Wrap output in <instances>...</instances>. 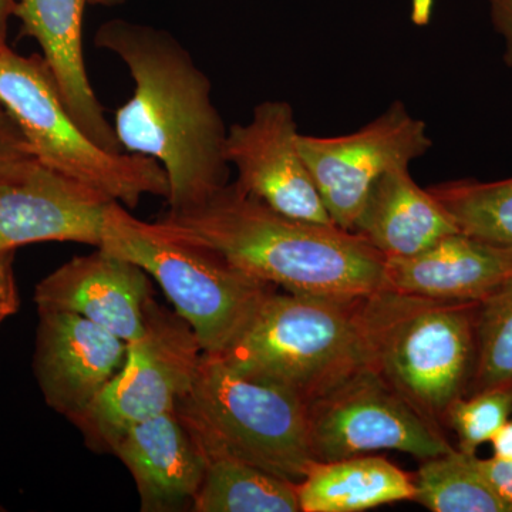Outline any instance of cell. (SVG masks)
Wrapping results in <instances>:
<instances>
[{"label":"cell","instance_id":"7c38bea8","mask_svg":"<svg viewBox=\"0 0 512 512\" xmlns=\"http://www.w3.org/2000/svg\"><path fill=\"white\" fill-rule=\"evenodd\" d=\"M126 355L127 343L92 320L39 312L33 372L47 406L70 421L94 402Z\"/></svg>","mask_w":512,"mask_h":512},{"label":"cell","instance_id":"9c48e42d","mask_svg":"<svg viewBox=\"0 0 512 512\" xmlns=\"http://www.w3.org/2000/svg\"><path fill=\"white\" fill-rule=\"evenodd\" d=\"M309 441L318 461L402 451L419 460L454 447L443 430L413 410L367 367L306 404Z\"/></svg>","mask_w":512,"mask_h":512},{"label":"cell","instance_id":"277c9868","mask_svg":"<svg viewBox=\"0 0 512 512\" xmlns=\"http://www.w3.org/2000/svg\"><path fill=\"white\" fill-rule=\"evenodd\" d=\"M175 412L204 461L231 457L295 483L318 461L305 400L238 375L220 356L202 353L194 383Z\"/></svg>","mask_w":512,"mask_h":512},{"label":"cell","instance_id":"484cf974","mask_svg":"<svg viewBox=\"0 0 512 512\" xmlns=\"http://www.w3.org/2000/svg\"><path fill=\"white\" fill-rule=\"evenodd\" d=\"M474 464H476L478 473L484 478L485 483L490 485L501 500L512 505V461L501 460V458H488L481 460L474 456Z\"/></svg>","mask_w":512,"mask_h":512},{"label":"cell","instance_id":"4fadbf2b","mask_svg":"<svg viewBox=\"0 0 512 512\" xmlns=\"http://www.w3.org/2000/svg\"><path fill=\"white\" fill-rule=\"evenodd\" d=\"M151 298L150 275L101 248L74 256L42 279L35 291L37 311L76 313L126 343L143 333L144 311Z\"/></svg>","mask_w":512,"mask_h":512},{"label":"cell","instance_id":"1f68e13d","mask_svg":"<svg viewBox=\"0 0 512 512\" xmlns=\"http://www.w3.org/2000/svg\"><path fill=\"white\" fill-rule=\"evenodd\" d=\"M2 110H3L2 107H0V111H2Z\"/></svg>","mask_w":512,"mask_h":512},{"label":"cell","instance_id":"7a4b0ae2","mask_svg":"<svg viewBox=\"0 0 512 512\" xmlns=\"http://www.w3.org/2000/svg\"><path fill=\"white\" fill-rule=\"evenodd\" d=\"M156 222L167 234L212 249L245 274L295 295L349 301L384 288L386 256L366 239L336 225L286 217L237 183Z\"/></svg>","mask_w":512,"mask_h":512},{"label":"cell","instance_id":"5bb4252c","mask_svg":"<svg viewBox=\"0 0 512 512\" xmlns=\"http://www.w3.org/2000/svg\"><path fill=\"white\" fill-rule=\"evenodd\" d=\"M109 200L37 163L0 188V254L39 242L99 247Z\"/></svg>","mask_w":512,"mask_h":512},{"label":"cell","instance_id":"83f0119b","mask_svg":"<svg viewBox=\"0 0 512 512\" xmlns=\"http://www.w3.org/2000/svg\"><path fill=\"white\" fill-rule=\"evenodd\" d=\"M490 12L494 28L505 40V63L512 67V0H490Z\"/></svg>","mask_w":512,"mask_h":512},{"label":"cell","instance_id":"9a60e30c","mask_svg":"<svg viewBox=\"0 0 512 512\" xmlns=\"http://www.w3.org/2000/svg\"><path fill=\"white\" fill-rule=\"evenodd\" d=\"M89 0H19L15 15L42 47L43 60L70 116L97 146L123 153L87 76L83 55V16ZM126 153V151H124Z\"/></svg>","mask_w":512,"mask_h":512},{"label":"cell","instance_id":"30bf717a","mask_svg":"<svg viewBox=\"0 0 512 512\" xmlns=\"http://www.w3.org/2000/svg\"><path fill=\"white\" fill-rule=\"evenodd\" d=\"M433 146L424 121L400 101L372 123L340 137L299 136V148L336 227L352 231L376 181L410 167Z\"/></svg>","mask_w":512,"mask_h":512},{"label":"cell","instance_id":"ba28073f","mask_svg":"<svg viewBox=\"0 0 512 512\" xmlns=\"http://www.w3.org/2000/svg\"><path fill=\"white\" fill-rule=\"evenodd\" d=\"M202 353L190 323L151 298L143 333L127 343L124 365L72 421L87 446L111 453L130 427L173 410L194 383Z\"/></svg>","mask_w":512,"mask_h":512},{"label":"cell","instance_id":"8992f818","mask_svg":"<svg viewBox=\"0 0 512 512\" xmlns=\"http://www.w3.org/2000/svg\"><path fill=\"white\" fill-rule=\"evenodd\" d=\"M359 299L276 289L220 357L238 375L289 390L308 404L365 367Z\"/></svg>","mask_w":512,"mask_h":512},{"label":"cell","instance_id":"4dcf8cb0","mask_svg":"<svg viewBox=\"0 0 512 512\" xmlns=\"http://www.w3.org/2000/svg\"><path fill=\"white\" fill-rule=\"evenodd\" d=\"M124 0H89L90 5L114 6L123 3Z\"/></svg>","mask_w":512,"mask_h":512},{"label":"cell","instance_id":"f1b7e54d","mask_svg":"<svg viewBox=\"0 0 512 512\" xmlns=\"http://www.w3.org/2000/svg\"><path fill=\"white\" fill-rule=\"evenodd\" d=\"M494 448V457L501 460L512 461V419H508L507 423L501 427L500 431L495 434L491 440Z\"/></svg>","mask_w":512,"mask_h":512},{"label":"cell","instance_id":"4316f807","mask_svg":"<svg viewBox=\"0 0 512 512\" xmlns=\"http://www.w3.org/2000/svg\"><path fill=\"white\" fill-rule=\"evenodd\" d=\"M13 255L15 252L0 254V325L9 316L18 312L20 301L18 286H16L15 271H13Z\"/></svg>","mask_w":512,"mask_h":512},{"label":"cell","instance_id":"5b68a950","mask_svg":"<svg viewBox=\"0 0 512 512\" xmlns=\"http://www.w3.org/2000/svg\"><path fill=\"white\" fill-rule=\"evenodd\" d=\"M97 248L153 276L207 355L227 352L278 289L235 268L212 249L173 237L157 222L138 220L116 201L104 210Z\"/></svg>","mask_w":512,"mask_h":512},{"label":"cell","instance_id":"7402d4cb","mask_svg":"<svg viewBox=\"0 0 512 512\" xmlns=\"http://www.w3.org/2000/svg\"><path fill=\"white\" fill-rule=\"evenodd\" d=\"M429 191L464 234L512 248V178L497 183L453 181Z\"/></svg>","mask_w":512,"mask_h":512},{"label":"cell","instance_id":"3957f363","mask_svg":"<svg viewBox=\"0 0 512 512\" xmlns=\"http://www.w3.org/2000/svg\"><path fill=\"white\" fill-rule=\"evenodd\" d=\"M478 302L387 288L357 301L365 367L443 431L473 379Z\"/></svg>","mask_w":512,"mask_h":512},{"label":"cell","instance_id":"ffe728a7","mask_svg":"<svg viewBox=\"0 0 512 512\" xmlns=\"http://www.w3.org/2000/svg\"><path fill=\"white\" fill-rule=\"evenodd\" d=\"M195 512H301L298 483L231 457L205 461Z\"/></svg>","mask_w":512,"mask_h":512},{"label":"cell","instance_id":"6da1fadb","mask_svg":"<svg viewBox=\"0 0 512 512\" xmlns=\"http://www.w3.org/2000/svg\"><path fill=\"white\" fill-rule=\"evenodd\" d=\"M96 45L127 67L133 96L117 110V140L126 153L153 158L168 180V211L197 207L228 184L225 127L211 80L173 35L111 20Z\"/></svg>","mask_w":512,"mask_h":512},{"label":"cell","instance_id":"52a82bcc","mask_svg":"<svg viewBox=\"0 0 512 512\" xmlns=\"http://www.w3.org/2000/svg\"><path fill=\"white\" fill-rule=\"evenodd\" d=\"M0 107L15 121L37 163L128 210L147 195L167 198L165 171L153 158L110 153L87 136L64 106L39 56L0 50Z\"/></svg>","mask_w":512,"mask_h":512},{"label":"cell","instance_id":"e0dca14e","mask_svg":"<svg viewBox=\"0 0 512 512\" xmlns=\"http://www.w3.org/2000/svg\"><path fill=\"white\" fill-rule=\"evenodd\" d=\"M511 279L512 248L464 232L384 266V288L451 301H483Z\"/></svg>","mask_w":512,"mask_h":512},{"label":"cell","instance_id":"d6986e66","mask_svg":"<svg viewBox=\"0 0 512 512\" xmlns=\"http://www.w3.org/2000/svg\"><path fill=\"white\" fill-rule=\"evenodd\" d=\"M302 512H363L413 500V476L384 457L316 461L298 483Z\"/></svg>","mask_w":512,"mask_h":512},{"label":"cell","instance_id":"44dd1931","mask_svg":"<svg viewBox=\"0 0 512 512\" xmlns=\"http://www.w3.org/2000/svg\"><path fill=\"white\" fill-rule=\"evenodd\" d=\"M474 456L453 450L423 460L413 476V501L433 512H510L478 473Z\"/></svg>","mask_w":512,"mask_h":512},{"label":"cell","instance_id":"8fae6325","mask_svg":"<svg viewBox=\"0 0 512 512\" xmlns=\"http://www.w3.org/2000/svg\"><path fill=\"white\" fill-rule=\"evenodd\" d=\"M291 104L264 101L252 119L228 128L224 156L235 183L252 197L295 220L335 225L299 148Z\"/></svg>","mask_w":512,"mask_h":512},{"label":"cell","instance_id":"ac0fdd59","mask_svg":"<svg viewBox=\"0 0 512 512\" xmlns=\"http://www.w3.org/2000/svg\"><path fill=\"white\" fill-rule=\"evenodd\" d=\"M352 232L386 258H409L461 231L429 188L417 185L409 167H399L373 185Z\"/></svg>","mask_w":512,"mask_h":512},{"label":"cell","instance_id":"2e32d148","mask_svg":"<svg viewBox=\"0 0 512 512\" xmlns=\"http://www.w3.org/2000/svg\"><path fill=\"white\" fill-rule=\"evenodd\" d=\"M111 453L136 481L141 511L192 508L204 481L205 461L175 407L130 427Z\"/></svg>","mask_w":512,"mask_h":512},{"label":"cell","instance_id":"f546056e","mask_svg":"<svg viewBox=\"0 0 512 512\" xmlns=\"http://www.w3.org/2000/svg\"><path fill=\"white\" fill-rule=\"evenodd\" d=\"M15 5V0H0V50L8 47L6 29H8L9 16L15 13Z\"/></svg>","mask_w":512,"mask_h":512},{"label":"cell","instance_id":"603a6c76","mask_svg":"<svg viewBox=\"0 0 512 512\" xmlns=\"http://www.w3.org/2000/svg\"><path fill=\"white\" fill-rule=\"evenodd\" d=\"M512 386V279L478 302L476 365L467 396Z\"/></svg>","mask_w":512,"mask_h":512},{"label":"cell","instance_id":"d6a6232c","mask_svg":"<svg viewBox=\"0 0 512 512\" xmlns=\"http://www.w3.org/2000/svg\"><path fill=\"white\" fill-rule=\"evenodd\" d=\"M511 512H512V505H511Z\"/></svg>","mask_w":512,"mask_h":512},{"label":"cell","instance_id":"d4e9b609","mask_svg":"<svg viewBox=\"0 0 512 512\" xmlns=\"http://www.w3.org/2000/svg\"><path fill=\"white\" fill-rule=\"evenodd\" d=\"M37 164L15 121L0 111V188L19 181Z\"/></svg>","mask_w":512,"mask_h":512},{"label":"cell","instance_id":"cb8c5ba5","mask_svg":"<svg viewBox=\"0 0 512 512\" xmlns=\"http://www.w3.org/2000/svg\"><path fill=\"white\" fill-rule=\"evenodd\" d=\"M512 414V386H498L458 397L448 407L446 426L457 434L458 450L474 456L491 443Z\"/></svg>","mask_w":512,"mask_h":512}]
</instances>
